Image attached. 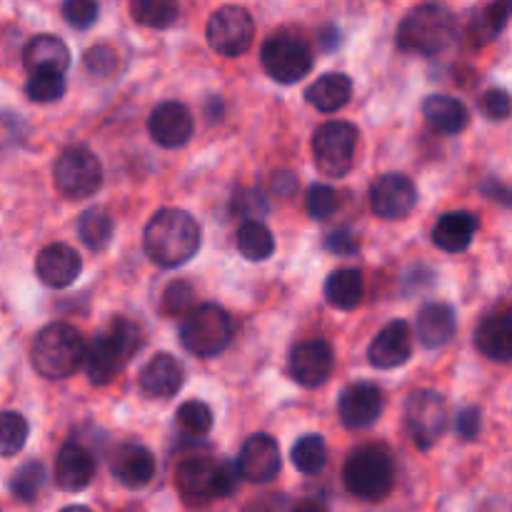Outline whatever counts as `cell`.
Masks as SVG:
<instances>
[{"mask_svg": "<svg viewBox=\"0 0 512 512\" xmlns=\"http://www.w3.org/2000/svg\"><path fill=\"white\" fill-rule=\"evenodd\" d=\"M350 95H353V80L345 73H325L323 78L315 80L308 88L305 98L320 113H335L343 105H348Z\"/></svg>", "mask_w": 512, "mask_h": 512, "instance_id": "cell-28", "label": "cell"}, {"mask_svg": "<svg viewBox=\"0 0 512 512\" xmlns=\"http://www.w3.org/2000/svg\"><path fill=\"white\" fill-rule=\"evenodd\" d=\"M512 15V0H493L488 8L480 10L478 15L470 23V33L475 40L485 43V40H493L500 30L508 25Z\"/></svg>", "mask_w": 512, "mask_h": 512, "instance_id": "cell-32", "label": "cell"}, {"mask_svg": "<svg viewBox=\"0 0 512 512\" xmlns=\"http://www.w3.org/2000/svg\"><path fill=\"white\" fill-rule=\"evenodd\" d=\"M383 393L370 383H355L343 390L338 400V415L345 428L363 430L378 423L383 415Z\"/></svg>", "mask_w": 512, "mask_h": 512, "instance_id": "cell-15", "label": "cell"}, {"mask_svg": "<svg viewBox=\"0 0 512 512\" xmlns=\"http://www.w3.org/2000/svg\"><path fill=\"white\" fill-rule=\"evenodd\" d=\"M405 425L420 450H430L448 428V403L435 390H418L405 403Z\"/></svg>", "mask_w": 512, "mask_h": 512, "instance_id": "cell-11", "label": "cell"}, {"mask_svg": "<svg viewBox=\"0 0 512 512\" xmlns=\"http://www.w3.org/2000/svg\"><path fill=\"white\" fill-rule=\"evenodd\" d=\"M423 115L438 133L458 135L468 128V108L453 95H430L423 103Z\"/></svg>", "mask_w": 512, "mask_h": 512, "instance_id": "cell-27", "label": "cell"}, {"mask_svg": "<svg viewBox=\"0 0 512 512\" xmlns=\"http://www.w3.org/2000/svg\"><path fill=\"white\" fill-rule=\"evenodd\" d=\"M413 355V330L403 320H393L385 325L373 338L368 350V358L373 368L393 370L398 365H405Z\"/></svg>", "mask_w": 512, "mask_h": 512, "instance_id": "cell-17", "label": "cell"}, {"mask_svg": "<svg viewBox=\"0 0 512 512\" xmlns=\"http://www.w3.org/2000/svg\"><path fill=\"white\" fill-rule=\"evenodd\" d=\"M60 512H93V510L85 508V505H68V508H63Z\"/></svg>", "mask_w": 512, "mask_h": 512, "instance_id": "cell-51", "label": "cell"}, {"mask_svg": "<svg viewBox=\"0 0 512 512\" xmlns=\"http://www.w3.org/2000/svg\"><path fill=\"white\" fill-rule=\"evenodd\" d=\"M85 353L88 348H85L83 335L73 325L53 323L38 333L30 358H33V368L43 378L63 380L85 363Z\"/></svg>", "mask_w": 512, "mask_h": 512, "instance_id": "cell-4", "label": "cell"}, {"mask_svg": "<svg viewBox=\"0 0 512 512\" xmlns=\"http://www.w3.org/2000/svg\"><path fill=\"white\" fill-rule=\"evenodd\" d=\"M273 190L280 198H290L298 190V178L293 173H278L273 180Z\"/></svg>", "mask_w": 512, "mask_h": 512, "instance_id": "cell-49", "label": "cell"}, {"mask_svg": "<svg viewBox=\"0 0 512 512\" xmlns=\"http://www.w3.org/2000/svg\"><path fill=\"white\" fill-rule=\"evenodd\" d=\"M113 475L125 488H145L155 475V458L143 445H120L113 458Z\"/></svg>", "mask_w": 512, "mask_h": 512, "instance_id": "cell-23", "label": "cell"}, {"mask_svg": "<svg viewBox=\"0 0 512 512\" xmlns=\"http://www.w3.org/2000/svg\"><path fill=\"white\" fill-rule=\"evenodd\" d=\"M233 338V320L218 305H198L180 323V340L185 350L198 358H215L228 348Z\"/></svg>", "mask_w": 512, "mask_h": 512, "instance_id": "cell-6", "label": "cell"}, {"mask_svg": "<svg viewBox=\"0 0 512 512\" xmlns=\"http://www.w3.org/2000/svg\"><path fill=\"white\" fill-rule=\"evenodd\" d=\"M325 298L333 308L353 310L363 300V275L355 268H340L325 280Z\"/></svg>", "mask_w": 512, "mask_h": 512, "instance_id": "cell-29", "label": "cell"}, {"mask_svg": "<svg viewBox=\"0 0 512 512\" xmlns=\"http://www.w3.org/2000/svg\"><path fill=\"white\" fill-rule=\"evenodd\" d=\"M105 333L110 335V338L118 343V348L123 350L125 358H133L135 353L140 350V345H143V328H140L138 323H133V320L128 318H115L110 320V325L105 328Z\"/></svg>", "mask_w": 512, "mask_h": 512, "instance_id": "cell-39", "label": "cell"}, {"mask_svg": "<svg viewBox=\"0 0 512 512\" xmlns=\"http://www.w3.org/2000/svg\"><path fill=\"white\" fill-rule=\"evenodd\" d=\"M78 235L90 250L98 253V250L108 248L110 238H113V220L108 218V213L98 208L85 210L78 220Z\"/></svg>", "mask_w": 512, "mask_h": 512, "instance_id": "cell-33", "label": "cell"}, {"mask_svg": "<svg viewBox=\"0 0 512 512\" xmlns=\"http://www.w3.org/2000/svg\"><path fill=\"white\" fill-rule=\"evenodd\" d=\"M103 165L88 148H68L55 163V188L68 200H83L98 193Z\"/></svg>", "mask_w": 512, "mask_h": 512, "instance_id": "cell-10", "label": "cell"}, {"mask_svg": "<svg viewBox=\"0 0 512 512\" xmlns=\"http://www.w3.org/2000/svg\"><path fill=\"white\" fill-rule=\"evenodd\" d=\"M238 465L225 460L190 455L175 470V485L188 505H205L210 500L230 498L238 488Z\"/></svg>", "mask_w": 512, "mask_h": 512, "instance_id": "cell-2", "label": "cell"}, {"mask_svg": "<svg viewBox=\"0 0 512 512\" xmlns=\"http://www.w3.org/2000/svg\"><path fill=\"white\" fill-rule=\"evenodd\" d=\"M238 473L248 483H270L280 473V448L270 435H250L238 455Z\"/></svg>", "mask_w": 512, "mask_h": 512, "instance_id": "cell-14", "label": "cell"}, {"mask_svg": "<svg viewBox=\"0 0 512 512\" xmlns=\"http://www.w3.org/2000/svg\"><path fill=\"white\" fill-rule=\"evenodd\" d=\"M248 512H288V500L283 495H263L248 505Z\"/></svg>", "mask_w": 512, "mask_h": 512, "instance_id": "cell-48", "label": "cell"}, {"mask_svg": "<svg viewBox=\"0 0 512 512\" xmlns=\"http://www.w3.org/2000/svg\"><path fill=\"white\" fill-rule=\"evenodd\" d=\"M80 270H83V260L65 243L48 245L35 258V273L48 288H68L78 280Z\"/></svg>", "mask_w": 512, "mask_h": 512, "instance_id": "cell-18", "label": "cell"}, {"mask_svg": "<svg viewBox=\"0 0 512 512\" xmlns=\"http://www.w3.org/2000/svg\"><path fill=\"white\" fill-rule=\"evenodd\" d=\"M175 420H178V428L185 435H190V438H203L213 428V410L205 403H200V400H188V403H183L178 408Z\"/></svg>", "mask_w": 512, "mask_h": 512, "instance_id": "cell-35", "label": "cell"}, {"mask_svg": "<svg viewBox=\"0 0 512 512\" xmlns=\"http://www.w3.org/2000/svg\"><path fill=\"white\" fill-rule=\"evenodd\" d=\"M260 60H263V68L270 78L290 85L310 73L313 50L300 35L278 33L265 40L263 48H260Z\"/></svg>", "mask_w": 512, "mask_h": 512, "instance_id": "cell-8", "label": "cell"}, {"mask_svg": "<svg viewBox=\"0 0 512 512\" xmlns=\"http://www.w3.org/2000/svg\"><path fill=\"white\" fill-rule=\"evenodd\" d=\"M205 35H208V43L215 53L225 55V58H238L253 45V15L240 5H223L210 15Z\"/></svg>", "mask_w": 512, "mask_h": 512, "instance_id": "cell-9", "label": "cell"}, {"mask_svg": "<svg viewBox=\"0 0 512 512\" xmlns=\"http://www.w3.org/2000/svg\"><path fill=\"white\" fill-rule=\"evenodd\" d=\"M235 245H238L240 255L253 263L258 260H268L275 253V238L260 220H245L235 233Z\"/></svg>", "mask_w": 512, "mask_h": 512, "instance_id": "cell-30", "label": "cell"}, {"mask_svg": "<svg viewBox=\"0 0 512 512\" xmlns=\"http://www.w3.org/2000/svg\"><path fill=\"white\" fill-rule=\"evenodd\" d=\"M355 148H358V130L345 120L323 123L313 135L315 165L328 178H343L350 173L355 163Z\"/></svg>", "mask_w": 512, "mask_h": 512, "instance_id": "cell-7", "label": "cell"}, {"mask_svg": "<svg viewBox=\"0 0 512 512\" xmlns=\"http://www.w3.org/2000/svg\"><path fill=\"white\" fill-rule=\"evenodd\" d=\"M335 365L333 345L323 338L303 340L290 353V378L300 383L303 388H318L330 378Z\"/></svg>", "mask_w": 512, "mask_h": 512, "instance_id": "cell-12", "label": "cell"}, {"mask_svg": "<svg viewBox=\"0 0 512 512\" xmlns=\"http://www.w3.org/2000/svg\"><path fill=\"white\" fill-rule=\"evenodd\" d=\"M25 68L33 73H60L63 75L70 65V50L55 35H35L23 50Z\"/></svg>", "mask_w": 512, "mask_h": 512, "instance_id": "cell-22", "label": "cell"}, {"mask_svg": "<svg viewBox=\"0 0 512 512\" xmlns=\"http://www.w3.org/2000/svg\"><path fill=\"white\" fill-rule=\"evenodd\" d=\"M45 485V468L40 463H25L10 480V490L20 503H33Z\"/></svg>", "mask_w": 512, "mask_h": 512, "instance_id": "cell-37", "label": "cell"}, {"mask_svg": "<svg viewBox=\"0 0 512 512\" xmlns=\"http://www.w3.org/2000/svg\"><path fill=\"white\" fill-rule=\"evenodd\" d=\"M325 248L335 255H353L358 253V240L348 230H335V233H330L325 238Z\"/></svg>", "mask_w": 512, "mask_h": 512, "instance_id": "cell-47", "label": "cell"}, {"mask_svg": "<svg viewBox=\"0 0 512 512\" xmlns=\"http://www.w3.org/2000/svg\"><path fill=\"white\" fill-rule=\"evenodd\" d=\"M183 375V365L178 363V358L168 353H158L143 365L138 383L148 398L168 400L183 388Z\"/></svg>", "mask_w": 512, "mask_h": 512, "instance_id": "cell-20", "label": "cell"}, {"mask_svg": "<svg viewBox=\"0 0 512 512\" xmlns=\"http://www.w3.org/2000/svg\"><path fill=\"white\" fill-rule=\"evenodd\" d=\"M338 205V190H333L330 185H313L308 190V198H305V208L313 220H328L338 210Z\"/></svg>", "mask_w": 512, "mask_h": 512, "instance_id": "cell-41", "label": "cell"}, {"mask_svg": "<svg viewBox=\"0 0 512 512\" xmlns=\"http://www.w3.org/2000/svg\"><path fill=\"white\" fill-rule=\"evenodd\" d=\"M343 480L350 495L365 503H378L395 488L393 455L383 445H365L353 450L345 460Z\"/></svg>", "mask_w": 512, "mask_h": 512, "instance_id": "cell-5", "label": "cell"}, {"mask_svg": "<svg viewBox=\"0 0 512 512\" xmlns=\"http://www.w3.org/2000/svg\"><path fill=\"white\" fill-rule=\"evenodd\" d=\"M290 512H330L328 508H325V503H320V500H300L298 505H293L290 508Z\"/></svg>", "mask_w": 512, "mask_h": 512, "instance_id": "cell-50", "label": "cell"}, {"mask_svg": "<svg viewBox=\"0 0 512 512\" xmlns=\"http://www.w3.org/2000/svg\"><path fill=\"white\" fill-rule=\"evenodd\" d=\"M458 38L455 15L445 5L425 3L403 18L398 28V45L405 53L438 55Z\"/></svg>", "mask_w": 512, "mask_h": 512, "instance_id": "cell-3", "label": "cell"}, {"mask_svg": "<svg viewBox=\"0 0 512 512\" xmlns=\"http://www.w3.org/2000/svg\"><path fill=\"white\" fill-rule=\"evenodd\" d=\"M418 338L425 348H443L453 340L458 330V318L455 310L445 303H430L418 313Z\"/></svg>", "mask_w": 512, "mask_h": 512, "instance_id": "cell-24", "label": "cell"}, {"mask_svg": "<svg viewBox=\"0 0 512 512\" xmlns=\"http://www.w3.org/2000/svg\"><path fill=\"white\" fill-rule=\"evenodd\" d=\"M65 78L60 73H33L25 83V95L33 103H55L63 98Z\"/></svg>", "mask_w": 512, "mask_h": 512, "instance_id": "cell-38", "label": "cell"}, {"mask_svg": "<svg viewBox=\"0 0 512 512\" xmlns=\"http://www.w3.org/2000/svg\"><path fill=\"white\" fill-rule=\"evenodd\" d=\"M63 18L78 30H88L98 20V0H63Z\"/></svg>", "mask_w": 512, "mask_h": 512, "instance_id": "cell-43", "label": "cell"}, {"mask_svg": "<svg viewBox=\"0 0 512 512\" xmlns=\"http://www.w3.org/2000/svg\"><path fill=\"white\" fill-rule=\"evenodd\" d=\"M293 465L303 475H318L328 463V448L320 435H303L298 443L293 445Z\"/></svg>", "mask_w": 512, "mask_h": 512, "instance_id": "cell-34", "label": "cell"}, {"mask_svg": "<svg viewBox=\"0 0 512 512\" xmlns=\"http://www.w3.org/2000/svg\"><path fill=\"white\" fill-rule=\"evenodd\" d=\"M95 478V458L80 443H65L55 458V485L65 493H80Z\"/></svg>", "mask_w": 512, "mask_h": 512, "instance_id": "cell-19", "label": "cell"}, {"mask_svg": "<svg viewBox=\"0 0 512 512\" xmlns=\"http://www.w3.org/2000/svg\"><path fill=\"white\" fill-rule=\"evenodd\" d=\"M480 108L490 120H505L512 115V95L503 88H490L480 98Z\"/></svg>", "mask_w": 512, "mask_h": 512, "instance_id": "cell-44", "label": "cell"}, {"mask_svg": "<svg viewBox=\"0 0 512 512\" xmlns=\"http://www.w3.org/2000/svg\"><path fill=\"white\" fill-rule=\"evenodd\" d=\"M415 203H418V190H415L413 180L405 175H383L370 190V208L383 220L408 218Z\"/></svg>", "mask_w": 512, "mask_h": 512, "instance_id": "cell-13", "label": "cell"}, {"mask_svg": "<svg viewBox=\"0 0 512 512\" xmlns=\"http://www.w3.org/2000/svg\"><path fill=\"white\" fill-rule=\"evenodd\" d=\"M148 130L160 148H180L193 135V115L178 100H165L150 113Z\"/></svg>", "mask_w": 512, "mask_h": 512, "instance_id": "cell-16", "label": "cell"}, {"mask_svg": "<svg viewBox=\"0 0 512 512\" xmlns=\"http://www.w3.org/2000/svg\"><path fill=\"white\" fill-rule=\"evenodd\" d=\"M143 245L148 258L160 268H178L195 258L200 248V225L185 210H158L145 225Z\"/></svg>", "mask_w": 512, "mask_h": 512, "instance_id": "cell-1", "label": "cell"}, {"mask_svg": "<svg viewBox=\"0 0 512 512\" xmlns=\"http://www.w3.org/2000/svg\"><path fill=\"white\" fill-rule=\"evenodd\" d=\"M163 310L168 315H188L195 310V290L185 280H175L163 293Z\"/></svg>", "mask_w": 512, "mask_h": 512, "instance_id": "cell-40", "label": "cell"}, {"mask_svg": "<svg viewBox=\"0 0 512 512\" xmlns=\"http://www.w3.org/2000/svg\"><path fill=\"white\" fill-rule=\"evenodd\" d=\"M478 233V218L473 213H445L433 228V243L445 253H463Z\"/></svg>", "mask_w": 512, "mask_h": 512, "instance_id": "cell-26", "label": "cell"}, {"mask_svg": "<svg viewBox=\"0 0 512 512\" xmlns=\"http://www.w3.org/2000/svg\"><path fill=\"white\" fill-rule=\"evenodd\" d=\"M475 345L485 358L500 360V363L512 360V310L485 318L475 330Z\"/></svg>", "mask_w": 512, "mask_h": 512, "instance_id": "cell-25", "label": "cell"}, {"mask_svg": "<svg viewBox=\"0 0 512 512\" xmlns=\"http://www.w3.org/2000/svg\"><path fill=\"white\" fill-rule=\"evenodd\" d=\"M128 363L123 350L118 348L113 338L108 333H100L98 338L90 343L88 353H85V373H88L90 383L95 385H108L110 380L118 378V373L123 370V365Z\"/></svg>", "mask_w": 512, "mask_h": 512, "instance_id": "cell-21", "label": "cell"}, {"mask_svg": "<svg viewBox=\"0 0 512 512\" xmlns=\"http://www.w3.org/2000/svg\"><path fill=\"white\" fill-rule=\"evenodd\" d=\"M85 68L95 78H108L118 70V53L110 45H93L85 53Z\"/></svg>", "mask_w": 512, "mask_h": 512, "instance_id": "cell-42", "label": "cell"}, {"mask_svg": "<svg viewBox=\"0 0 512 512\" xmlns=\"http://www.w3.org/2000/svg\"><path fill=\"white\" fill-rule=\"evenodd\" d=\"M233 210L238 215H243V218L253 220L268 213V200L263 198L260 190H253V188L240 190V193L233 198Z\"/></svg>", "mask_w": 512, "mask_h": 512, "instance_id": "cell-45", "label": "cell"}, {"mask_svg": "<svg viewBox=\"0 0 512 512\" xmlns=\"http://www.w3.org/2000/svg\"><path fill=\"white\" fill-rule=\"evenodd\" d=\"M28 440V423L20 413H0V458H13Z\"/></svg>", "mask_w": 512, "mask_h": 512, "instance_id": "cell-36", "label": "cell"}, {"mask_svg": "<svg viewBox=\"0 0 512 512\" xmlns=\"http://www.w3.org/2000/svg\"><path fill=\"white\" fill-rule=\"evenodd\" d=\"M130 13L145 28H170L178 20V0H130Z\"/></svg>", "mask_w": 512, "mask_h": 512, "instance_id": "cell-31", "label": "cell"}, {"mask_svg": "<svg viewBox=\"0 0 512 512\" xmlns=\"http://www.w3.org/2000/svg\"><path fill=\"white\" fill-rule=\"evenodd\" d=\"M455 430L463 440H475L480 435V410L478 408H465L460 410L455 418Z\"/></svg>", "mask_w": 512, "mask_h": 512, "instance_id": "cell-46", "label": "cell"}]
</instances>
